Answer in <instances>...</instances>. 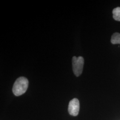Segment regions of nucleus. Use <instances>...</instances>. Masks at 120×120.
Masks as SVG:
<instances>
[{"mask_svg":"<svg viewBox=\"0 0 120 120\" xmlns=\"http://www.w3.org/2000/svg\"><path fill=\"white\" fill-rule=\"evenodd\" d=\"M29 85V81L26 77H19L14 83L13 92L16 96H19L26 93Z\"/></svg>","mask_w":120,"mask_h":120,"instance_id":"f257e3e1","label":"nucleus"},{"mask_svg":"<svg viewBox=\"0 0 120 120\" xmlns=\"http://www.w3.org/2000/svg\"><path fill=\"white\" fill-rule=\"evenodd\" d=\"M80 110V103L77 98H74L70 101L68 107V111L70 115L77 116Z\"/></svg>","mask_w":120,"mask_h":120,"instance_id":"7ed1b4c3","label":"nucleus"},{"mask_svg":"<svg viewBox=\"0 0 120 120\" xmlns=\"http://www.w3.org/2000/svg\"><path fill=\"white\" fill-rule=\"evenodd\" d=\"M112 14L114 20L120 22V7H117L113 9Z\"/></svg>","mask_w":120,"mask_h":120,"instance_id":"39448f33","label":"nucleus"},{"mask_svg":"<svg viewBox=\"0 0 120 120\" xmlns=\"http://www.w3.org/2000/svg\"><path fill=\"white\" fill-rule=\"evenodd\" d=\"M111 42L112 44H120V34L115 33L112 35Z\"/></svg>","mask_w":120,"mask_h":120,"instance_id":"20e7f679","label":"nucleus"},{"mask_svg":"<svg viewBox=\"0 0 120 120\" xmlns=\"http://www.w3.org/2000/svg\"><path fill=\"white\" fill-rule=\"evenodd\" d=\"M84 64V59L82 56H73L72 59L73 72L76 76L81 75Z\"/></svg>","mask_w":120,"mask_h":120,"instance_id":"f03ea898","label":"nucleus"}]
</instances>
